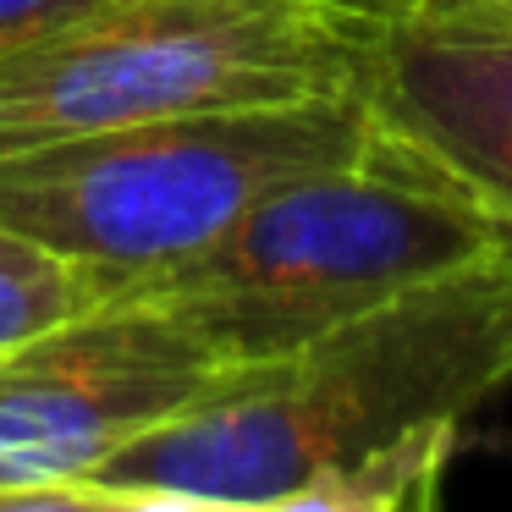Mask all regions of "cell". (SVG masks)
<instances>
[{
	"instance_id": "obj_1",
	"label": "cell",
	"mask_w": 512,
	"mask_h": 512,
	"mask_svg": "<svg viewBox=\"0 0 512 512\" xmlns=\"http://www.w3.org/2000/svg\"><path fill=\"white\" fill-rule=\"evenodd\" d=\"M507 380L512 254H496L281 358L232 364L72 485L67 512L430 507L463 424Z\"/></svg>"
},
{
	"instance_id": "obj_2",
	"label": "cell",
	"mask_w": 512,
	"mask_h": 512,
	"mask_svg": "<svg viewBox=\"0 0 512 512\" xmlns=\"http://www.w3.org/2000/svg\"><path fill=\"white\" fill-rule=\"evenodd\" d=\"M496 254H512V221L369 133L364 155L276 188L204 254L116 298L160 303L226 364H259Z\"/></svg>"
},
{
	"instance_id": "obj_3",
	"label": "cell",
	"mask_w": 512,
	"mask_h": 512,
	"mask_svg": "<svg viewBox=\"0 0 512 512\" xmlns=\"http://www.w3.org/2000/svg\"><path fill=\"white\" fill-rule=\"evenodd\" d=\"M375 23L336 0H89L0 45V160L160 116L358 94Z\"/></svg>"
},
{
	"instance_id": "obj_4",
	"label": "cell",
	"mask_w": 512,
	"mask_h": 512,
	"mask_svg": "<svg viewBox=\"0 0 512 512\" xmlns=\"http://www.w3.org/2000/svg\"><path fill=\"white\" fill-rule=\"evenodd\" d=\"M358 94L193 111L0 160V221L100 281L105 298L188 265L259 199L364 155Z\"/></svg>"
},
{
	"instance_id": "obj_5",
	"label": "cell",
	"mask_w": 512,
	"mask_h": 512,
	"mask_svg": "<svg viewBox=\"0 0 512 512\" xmlns=\"http://www.w3.org/2000/svg\"><path fill=\"white\" fill-rule=\"evenodd\" d=\"M226 358L149 298L100 309L0 353V512H67L111 452L199 402Z\"/></svg>"
},
{
	"instance_id": "obj_6",
	"label": "cell",
	"mask_w": 512,
	"mask_h": 512,
	"mask_svg": "<svg viewBox=\"0 0 512 512\" xmlns=\"http://www.w3.org/2000/svg\"><path fill=\"white\" fill-rule=\"evenodd\" d=\"M358 100L369 133L512 221V23L452 6L397 0L375 23Z\"/></svg>"
},
{
	"instance_id": "obj_7",
	"label": "cell",
	"mask_w": 512,
	"mask_h": 512,
	"mask_svg": "<svg viewBox=\"0 0 512 512\" xmlns=\"http://www.w3.org/2000/svg\"><path fill=\"white\" fill-rule=\"evenodd\" d=\"M100 303L105 292L83 265L0 221V353L78 320Z\"/></svg>"
},
{
	"instance_id": "obj_8",
	"label": "cell",
	"mask_w": 512,
	"mask_h": 512,
	"mask_svg": "<svg viewBox=\"0 0 512 512\" xmlns=\"http://www.w3.org/2000/svg\"><path fill=\"white\" fill-rule=\"evenodd\" d=\"M78 6H89V0H0V45L39 23H50L61 12H78Z\"/></svg>"
},
{
	"instance_id": "obj_9",
	"label": "cell",
	"mask_w": 512,
	"mask_h": 512,
	"mask_svg": "<svg viewBox=\"0 0 512 512\" xmlns=\"http://www.w3.org/2000/svg\"><path fill=\"white\" fill-rule=\"evenodd\" d=\"M452 6H474V12H490V17H507L512 23V0H452Z\"/></svg>"
},
{
	"instance_id": "obj_10",
	"label": "cell",
	"mask_w": 512,
	"mask_h": 512,
	"mask_svg": "<svg viewBox=\"0 0 512 512\" xmlns=\"http://www.w3.org/2000/svg\"><path fill=\"white\" fill-rule=\"evenodd\" d=\"M336 6H353V12H369V17H386L397 0H336Z\"/></svg>"
},
{
	"instance_id": "obj_11",
	"label": "cell",
	"mask_w": 512,
	"mask_h": 512,
	"mask_svg": "<svg viewBox=\"0 0 512 512\" xmlns=\"http://www.w3.org/2000/svg\"><path fill=\"white\" fill-rule=\"evenodd\" d=\"M496 446H501V452H512V435H496Z\"/></svg>"
}]
</instances>
